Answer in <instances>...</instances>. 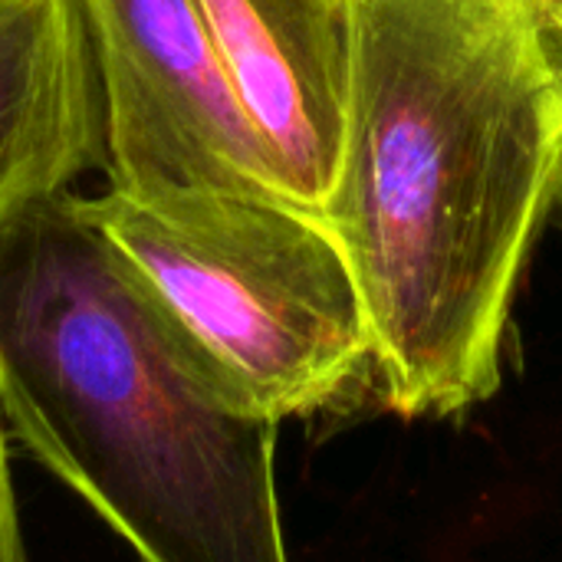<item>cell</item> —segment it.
<instances>
[{"instance_id": "cell-1", "label": "cell", "mask_w": 562, "mask_h": 562, "mask_svg": "<svg viewBox=\"0 0 562 562\" xmlns=\"http://www.w3.org/2000/svg\"><path fill=\"white\" fill-rule=\"evenodd\" d=\"M560 178L550 0H356L326 221L366 306L389 412L441 422L497 395L517 286Z\"/></svg>"}, {"instance_id": "cell-2", "label": "cell", "mask_w": 562, "mask_h": 562, "mask_svg": "<svg viewBox=\"0 0 562 562\" xmlns=\"http://www.w3.org/2000/svg\"><path fill=\"white\" fill-rule=\"evenodd\" d=\"M0 418L142 562H290L277 431L59 191L0 227Z\"/></svg>"}, {"instance_id": "cell-3", "label": "cell", "mask_w": 562, "mask_h": 562, "mask_svg": "<svg viewBox=\"0 0 562 562\" xmlns=\"http://www.w3.org/2000/svg\"><path fill=\"white\" fill-rule=\"evenodd\" d=\"M79 201L260 415L319 418L375 389L366 306L326 217L244 191Z\"/></svg>"}, {"instance_id": "cell-4", "label": "cell", "mask_w": 562, "mask_h": 562, "mask_svg": "<svg viewBox=\"0 0 562 562\" xmlns=\"http://www.w3.org/2000/svg\"><path fill=\"white\" fill-rule=\"evenodd\" d=\"M76 3L99 76L109 191L280 194L201 0Z\"/></svg>"}, {"instance_id": "cell-5", "label": "cell", "mask_w": 562, "mask_h": 562, "mask_svg": "<svg viewBox=\"0 0 562 562\" xmlns=\"http://www.w3.org/2000/svg\"><path fill=\"white\" fill-rule=\"evenodd\" d=\"M277 188L326 217L356 72V0H201Z\"/></svg>"}, {"instance_id": "cell-6", "label": "cell", "mask_w": 562, "mask_h": 562, "mask_svg": "<svg viewBox=\"0 0 562 562\" xmlns=\"http://www.w3.org/2000/svg\"><path fill=\"white\" fill-rule=\"evenodd\" d=\"M105 168L99 76L76 0H0V227Z\"/></svg>"}, {"instance_id": "cell-7", "label": "cell", "mask_w": 562, "mask_h": 562, "mask_svg": "<svg viewBox=\"0 0 562 562\" xmlns=\"http://www.w3.org/2000/svg\"><path fill=\"white\" fill-rule=\"evenodd\" d=\"M0 562H26L23 533H20V514L13 497V477H10V458H7V438L0 428Z\"/></svg>"}, {"instance_id": "cell-8", "label": "cell", "mask_w": 562, "mask_h": 562, "mask_svg": "<svg viewBox=\"0 0 562 562\" xmlns=\"http://www.w3.org/2000/svg\"><path fill=\"white\" fill-rule=\"evenodd\" d=\"M553 40H557V49H560V56H562V33L557 30V23H553ZM557 204H560V211H562V178H560V194H557Z\"/></svg>"}, {"instance_id": "cell-9", "label": "cell", "mask_w": 562, "mask_h": 562, "mask_svg": "<svg viewBox=\"0 0 562 562\" xmlns=\"http://www.w3.org/2000/svg\"><path fill=\"white\" fill-rule=\"evenodd\" d=\"M553 23H557V30H560V33H562V20H557V16H553Z\"/></svg>"}]
</instances>
